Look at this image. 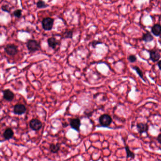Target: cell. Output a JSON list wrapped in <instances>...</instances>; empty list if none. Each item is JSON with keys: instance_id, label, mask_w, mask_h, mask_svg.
Wrapping results in <instances>:
<instances>
[{"instance_id": "cell-1", "label": "cell", "mask_w": 161, "mask_h": 161, "mask_svg": "<svg viewBox=\"0 0 161 161\" xmlns=\"http://www.w3.org/2000/svg\"><path fill=\"white\" fill-rule=\"evenodd\" d=\"M54 19L51 17H46L42 21V28L45 31H51L53 27Z\"/></svg>"}, {"instance_id": "cell-2", "label": "cell", "mask_w": 161, "mask_h": 161, "mask_svg": "<svg viewBox=\"0 0 161 161\" xmlns=\"http://www.w3.org/2000/svg\"><path fill=\"white\" fill-rule=\"evenodd\" d=\"M26 47L30 52H35L40 49V45L37 41L31 39L26 42Z\"/></svg>"}, {"instance_id": "cell-3", "label": "cell", "mask_w": 161, "mask_h": 161, "mask_svg": "<svg viewBox=\"0 0 161 161\" xmlns=\"http://www.w3.org/2000/svg\"><path fill=\"white\" fill-rule=\"evenodd\" d=\"M99 122L100 125L103 127H107L110 125L112 122V118L108 114H103L99 118Z\"/></svg>"}, {"instance_id": "cell-4", "label": "cell", "mask_w": 161, "mask_h": 161, "mask_svg": "<svg viewBox=\"0 0 161 161\" xmlns=\"http://www.w3.org/2000/svg\"><path fill=\"white\" fill-rule=\"evenodd\" d=\"M29 126L32 130L38 131L42 127V123L41 121L37 119H33L29 122Z\"/></svg>"}, {"instance_id": "cell-5", "label": "cell", "mask_w": 161, "mask_h": 161, "mask_svg": "<svg viewBox=\"0 0 161 161\" xmlns=\"http://www.w3.org/2000/svg\"><path fill=\"white\" fill-rule=\"evenodd\" d=\"M69 124L72 128L78 132L80 131V128L81 125V123H80V119L78 118L70 119Z\"/></svg>"}, {"instance_id": "cell-6", "label": "cell", "mask_w": 161, "mask_h": 161, "mask_svg": "<svg viewBox=\"0 0 161 161\" xmlns=\"http://www.w3.org/2000/svg\"><path fill=\"white\" fill-rule=\"evenodd\" d=\"M5 51L7 54L13 56L18 52V47L14 44H8L5 48Z\"/></svg>"}, {"instance_id": "cell-7", "label": "cell", "mask_w": 161, "mask_h": 161, "mask_svg": "<svg viewBox=\"0 0 161 161\" xmlns=\"http://www.w3.org/2000/svg\"><path fill=\"white\" fill-rule=\"evenodd\" d=\"M13 111L16 115H21L26 111V108L23 104H16L14 107Z\"/></svg>"}, {"instance_id": "cell-8", "label": "cell", "mask_w": 161, "mask_h": 161, "mask_svg": "<svg viewBox=\"0 0 161 161\" xmlns=\"http://www.w3.org/2000/svg\"><path fill=\"white\" fill-rule=\"evenodd\" d=\"M149 126L146 123H139L137 124V129L140 134L143 133H146L148 131Z\"/></svg>"}, {"instance_id": "cell-9", "label": "cell", "mask_w": 161, "mask_h": 161, "mask_svg": "<svg viewBox=\"0 0 161 161\" xmlns=\"http://www.w3.org/2000/svg\"><path fill=\"white\" fill-rule=\"evenodd\" d=\"M150 59L153 62H157L161 58V55L158 51L155 49H152L149 51Z\"/></svg>"}, {"instance_id": "cell-10", "label": "cell", "mask_w": 161, "mask_h": 161, "mask_svg": "<svg viewBox=\"0 0 161 161\" xmlns=\"http://www.w3.org/2000/svg\"><path fill=\"white\" fill-rule=\"evenodd\" d=\"M3 98L6 100L8 101H11L13 100L14 98V94L12 91L7 89L3 91Z\"/></svg>"}, {"instance_id": "cell-11", "label": "cell", "mask_w": 161, "mask_h": 161, "mask_svg": "<svg viewBox=\"0 0 161 161\" xmlns=\"http://www.w3.org/2000/svg\"><path fill=\"white\" fill-rule=\"evenodd\" d=\"M151 32L154 36H159L161 34V25L159 24H154L151 27Z\"/></svg>"}, {"instance_id": "cell-12", "label": "cell", "mask_w": 161, "mask_h": 161, "mask_svg": "<svg viewBox=\"0 0 161 161\" xmlns=\"http://www.w3.org/2000/svg\"><path fill=\"white\" fill-rule=\"evenodd\" d=\"M48 45L50 48H52V49H55L56 47L59 44V41L57 40L55 37H49L47 40Z\"/></svg>"}, {"instance_id": "cell-13", "label": "cell", "mask_w": 161, "mask_h": 161, "mask_svg": "<svg viewBox=\"0 0 161 161\" xmlns=\"http://www.w3.org/2000/svg\"><path fill=\"white\" fill-rule=\"evenodd\" d=\"M14 133L13 130L11 128H7L6 129L3 133V137L6 140H9L11 139L13 136Z\"/></svg>"}, {"instance_id": "cell-14", "label": "cell", "mask_w": 161, "mask_h": 161, "mask_svg": "<svg viewBox=\"0 0 161 161\" xmlns=\"http://www.w3.org/2000/svg\"><path fill=\"white\" fill-rule=\"evenodd\" d=\"M154 40V37L151 34V33L149 32H146V33H145L143 34L142 37V41H144L146 42H152Z\"/></svg>"}, {"instance_id": "cell-15", "label": "cell", "mask_w": 161, "mask_h": 161, "mask_svg": "<svg viewBox=\"0 0 161 161\" xmlns=\"http://www.w3.org/2000/svg\"><path fill=\"white\" fill-rule=\"evenodd\" d=\"M60 145L59 143L56 144L51 143L49 145V150L52 153H57L60 150Z\"/></svg>"}, {"instance_id": "cell-16", "label": "cell", "mask_w": 161, "mask_h": 161, "mask_svg": "<svg viewBox=\"0 0 161 161\" xmlns=\"http://www.w3.org/2000/svg\"><path fill=\"white\" fill-rule=\"evenodd\" d=\"M125 149L126 152L127 158H131L134 159L135 157V154L133 152L131 151L130 148L128 145L125 144Z\"/></svg>"}, {"instance_id": "cell-17", "label": "cell", "mask_w": 161, "mask_h": 161, "mask_svg": "<svg viewBox=\"0 0 161 161\" xmlns=\"http://www.w3.org/2000/svg\"><path fill=\"white\" fill-rule=\"evenodd\" d=\"M49 5L45 3V1L42 0H39L36 3V6L37 8L45 9L47 7H49Z\"/></svg>"}, {"instance_id": "cell-18", "label": "cell", "mask_w": 161, "mask_h": 161, "mask_svg": "<svg viewBox=\"0 0 161 161\" xmlns=\"http://www.w3.org/2000/svg\"><path fill=\"white\" fill-rule=\"evenodd\" d=\"M73 31L72 30H67L64 33V37L66 39H72Z\"/></svg>"}, {"instance_id": "cell-19", "label": "cell", "mask_w": 161, "mask_h": 161, "mask_svg": "<svg viewBox=\"0 0 161 161\" xmlns=\"http://www.w3.org/2000/svg\"><path fill=\"white\" fill-rule=\"evenodd\" d=\"M133 69L135 70V71H136V72L137 73L138 75H139V77L142 79L145 82V80L144 79L143 73L142 72V71H141V70L137 66H134V67H133Z\"/></svg>"}, {"instance_id": "cell-20", "label": "cell", "mask_w": 161, "mask_h": 161, "mask_svg": "<svg viewBox=\"0 0 161 161\" xmlns=\"http://www.w3.org/2000/svg\"><path fill=\"white\" fill-rule=\"evenodd\" d=\"M22 10L20 9H17L14 11L13 14L16 18H19L22 16Z\"/></svg>"}, {"instance_id": "cell-21", "label": "cell", "mask_w": 161, "mask_h": 161, "mask_svg": "<svg viewBox=\"0 0 161 161\" xmlns=\"http://www.w3.org/2000/svg\"><path fill=\"white\" fill-rule=\"evenodd\" d=\"M128 60L131 63H134L137 61V57L134 55H131L128 57Z\"/></svg>"}, {"instance_id": "cell-22", "label": "cell", "mask_w": 161, "mask_h": 161, "mask_svg": "<svg viewBox=\"0 0 161 161\" xmlns=\"http://www.w3.org/2000/svg\"><path fill=\"white\" fill-rule=\"evenodd\" d=\"M1 10H3V11L7 12V13H10V10H9V7L7 5H4L2 6L1 7Z\"/></svg>"}, {"instance_id": "cell-23", "label": "cell", "mask_w": 161, "mask_h": 161, "mask_svg": "<svg viewBox=\"0 0 161 161\" xmlns=\"http://www.w3.org/2000/svg\"><path fill=\"white\" fill-rule=\"evenodd\" d=\"M102 42H100L98 41H94L92 42V46L93 47H95L96 46V45H98V44H102Z\"/></svg>"}, {"instance_id": "cell-24", "label": "cell", "mask_w": 161, "mask_h": 161, "mask_svg": "<svg viewBox=\"0 0 161 161\" xmlns=\"http://www.w3.org/2000/svg\"><path fill=\"white\" fill-rule=\"evenodd\" d=\"M157 141L160 144H161V133L158 135L157 137Z\"/></svg>"}, {"instance_id": "cell-25", "label": "cell", "mask_w": 161, "mask_h": 161, "mask_svg": "<svg viewBox=\"0 0 161 161\" xmlns=\"http://www.w3.org/2000/svg\"><path fill=\"white\" fill-rule=\"evenodd\" d=\"M157 65H158V67L161 70V60H160V61L158 62Z\"/></svg>"}]
</instances>
